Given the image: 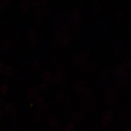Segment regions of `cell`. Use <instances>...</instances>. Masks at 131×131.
Returning a JSON list of instances; mask_svg holds the SVG:
<instances>
[{
  "mask_svg": "<svg viewBox=\"0 0 131 131\" xmlns=\"http://www.w3.org/2000/svg\"><path fill=\"white\" fill-rule=\"evenodd\" d=\"M1 57H2V53H1V51L0 50V60L1 59Z\"/></svg>",
  "mask_w": 131,
  "mask_h": 131,
  "instance_id": "50",
  "label": "cell"
},
{
  "mask_svg": "<svg viewBox=\"0 0 131 131\" xmlns=\"http://www.w3.org/2000/svg\"><path fill=\"white\" fill-rule=\"evenodd\" d=\"M101 9H102V6L100 3H96L93 5L92 10L95 14H99L101 11Z\"/></svg>",
  "mask_w": 131,
  "mask_h": 131,
  "instance_id": "2",
  "label": "cell"
},
{
  "mask_svg": "<svg viewBox=\"0 0 131 131\" xmlns=\"http://www.w3.org/2000/svg\"><path fill=\"white\" fill-rule=\"evenodd\" d=\"M48 85L46 83H42L40 86V91L42 92V93H46L48 91Z\"/></svg>",
  "mask_w": 131,
  "mask_h": 131,
  "instance_id": "23",
  "label": "cell"
},
{
  "mask_svg": "<svg viewBox=\"0 0 131 131\" xmlns=\"http://www.w3.org/2000/svg\"><path fill=\"white\" fill-rule=\"evenodd\" d=\"M108 104L110 106L114 107L117 104V101L115 98H111V99H108Z\"/></svg>",
  "mask_w": 131,
  "mask_h": 131,
  "instance_id": "28",
  "label": "cell"
},
{
  "mask_svg": "<svg viewBox=\"0 0 131 131\" xmlns=\"http://www.w3.org/2000/svg\"><path fill=\"white\" fill-rule=\"evenodd\" d=\"M114 18H115V19L117 21L122 20L123 18V13L122 11L121 10L117 11V12L115 14Z\"/></svg>",
  "mask_w": 131,
  "mask_h": 131,
  "instance_id": "12",
  "label": "cell"
},
{
  "mask_svg": "<svg viewBox=\"0 0 131 131\" xmlns=\"http://www.w3.org/2000/svg\"><path fill=\"white\" fill-rule=\"evenodd\" d=\"M82 94L84 97H89L92 94V91L89 88H87V89H84L82 92Z\"/></svg>",
  "mask_w": 131,
  "mask_h": 131,
  "instance_id": "18",
  "label": "cell"
},
{
  "mask_svg": "<svg viewBox=\"0 0 131 131\" xmlns=\"http://www.w3.org/2000/svg\"><path fill=\"white\" fill-rule=\"evenodd\" d=\"M41 24V18H36L35 19H34V27L37 29L38 27H39V26Z\"/></svg>",
  "mask_w": 131,
  "mask_h": 131,
  "instance_id": "27",
  "label": "cell"
},
{
  "mask_svg": "<svg viewBox=\"0 0 131 131\" xmlns=\"http://www.w3.org/2000/svg\"><path fill=\"white\" fill-rule=\"evenodd\" d=\"M10 27V25L9 21H4V22L3 23V25H2L3 31L4 32H7V31L9 30Z\"/></svg>",
  "mask_w": 131,
  "mask_h": 131,
  "instance_id": "15",
  "label": "cell"
},
{
  "mask_svg": "<svg viewBox=\"0 0 131 131\" xmlns=\"http://www.w3.org/2000/svg\"><path fill=\"white\" fill-rule=\"evenodd\" d=\"M76 89L78 92H83V90L85 89V83L83 81H79L77 83Z\"/></svg>",
  "mask_w": 131,
  "mask_h": 131,
  "instance_id": "10",
  "label": "cell"
},
{
  "mask_svg": "<svg viewBox=\"0 0 131 131\" xmlns=\"http://www.w3.org/2000/svg\"><path fill=\"white\" fill-rule=\"evenodd\" d=\"M49 0H40V4H42L43 5V6H45L47 4V3L48 2Z\"/></svg>",
  "mask_w": 131,
  "mask_h": 131,
  "instance_id": "47",
  "label": "cell"
},
{
  "mask_svg": "<svg viewBox=\"0 0 131 131\" xmlns=\"http://www.w3.org/2000/svg\"><path fill=\"white\" fill-rule=\"evenodd\" d=\"M29 68H30V64L28 62H25L23 64V69L26 71H27V70L29 69Z\"/></svg>",
  "mask_w": 131,
  "mask_h": 131,
  "instance_id": "44",
  "label": "cell"
},
{
  "mask_svg": "<svg viewBox=\"0 0 131 131\" xmlns=\"http://www.w3.org/2000/svg\"><path fill=\"white\" fill-rule=\"evenodd\" d=\"M124 131H125V130H124Z\"/></svg>",
  "mask_w": 131,
  "mask_h": 131,
  "instance_id": "54",
  "label": "cell"
},
{
  "mask_svg": "<svg viewBox=\"0 0 131 131\" xmlns=\"http://www.w3.org/2000/svg\"><path fill=\"white\" fill-rule=\"evenodd\" d=\"M81 35V31L80 29H77L74 32V37L76 38H79L80 36Z\"/></svg>",
  "mask_w": 131,
  "mask_h": 131,
  "instance_id": "37",
  "label": "cell"
},
{
  "mask_svg": "<svg viewBox=\"0 0 131 131\" xmlns=\"http://www.w3.org/2000/svg\"><path fill=\"white\" fill-rule=\"evenodd\" d=\"M55 126H56L57 130H61L62 126H61V124L60 123H55Z\"/></svg>",
  "mask_w": 131,
  "mask_h": 131,
  "instance_id": "45",
  "label": "cell"
},
{
  "mask_svg": "<svg viewBox=\"0 0 131 131\" xmlns=\"http://www.w3.org/2000/svg\"><path fill=\"white\" fill-rule=\"evenodd\" d=\"M4 101L3 99L0 100V106L3 105V104H4Z\"/></svg>",
  "mask_w": 131,
  "mask_h": 131,
  "instance_id": "49",
  "label": "cell"
},
{
  "mask_svg": "<svg viewBox=\"0 0 131 131\" xmlns=\"http://www.w3.org/2000/svg\"><path fill=\"white\" fill-rule=\"evenodd\" d=\"M0 91H1V93L3 95H7L9 92V87L6 84H3L1 86V88H0Z\"/></svg>",
  "mask_w": 131,
  "mask_h": 131,
  "instance_id": "9",
  "label": "cell"
},
{
  "mask_svg": "<svg viewBox=\"0 0 131 131\" xmlns=\"http://www.w3.org/2000/svg\"><path fill=\"white\" fill-rule=\"evenodd\" d=\"M78 15H79V11H78L77 9H75V8L72 10H71L70 11L69 17L70 18V19L72 18H73V17H75V16H78Z\"/></svg>",
  "mask_w": 131,
  "mask_h": 131,
  "instance_id": "17",
  "label": "cell"
},
{
  "mask_svg": "<svg viewBox=\"0 0 131 131\" xmlns=\"http://www.w3.org/2000/svg\"><path fill=\"white\" fill-rule=\"evenodd\" d=\"M38 38V41H42L45 39V34H43V33H41V34H39Z\"/></svg>",
  "mask_w": 131,
  "mask_h": 131,
  "instance_id": "43",
  "label": "cell"
},
{
  "mask_svg": "<svg viewBox=\"0 0 131 131\" xmlns=\"http://www.w3.org/2000/svg\"><path fill=\"white\" fill-rule=\"evenodd\" d=\"M127 30H128V32L130 33V34H131V23L129 25L128 28H127Z\"/></svg>",
  "mask_w": 131,
  "mask_h": 131,
  "instance_id": "48",
  "label": "cell"
},
{
  "mask_svg": "<svg viewBox=\"0 0 131 131\" xmlns=\"http://www.w3.org/2000/svg\"><path fill=\"white\" fill-rule=\"evenodd\" d=\"M14 72V68H13L11 66H7L6 69V70H5V74H6L7 76H10L13 74Z\"/></svg>",
  "mask_w": 131,
  "mask_h": 131,
  "instance_id": "13",
  "label": "cell"
},
{
  "mask_svg": "<svg viewBox=\"0 0 131 131\" xmlns=\"http://www.w3.org/2000/svg\"><path fill=\"white\" fill-rule=\"evenodd\" d=\"M52 75L50 74V72H49L48 71H46L45 72H43L42 75V79L45 80V81H50L51 79Z\"/></svg>",
  "mask_w": 131,
  "mask_h": 131,
  "instance_id": "11",
  "label": "cell"
},
{
  "mask_svg": "<svg viewBox=\"0 0 131 131\" xmlns=\"http://www.w3.org/2000/svg\"><path fill=\"white\" fill-rule=\"evenodd\" d=\"M0 38H1V32H0Z\"/></svg>",
  "mask_w": 131,
  "mask_h": 131,
  "instance_id": "53",
  "label": "cell"
},
{
  "mask_svg": "<svg viewBox=\"0 0 131 131\" xmlns=\"http://www.w3.org/2000/svg\"><path fill=\"white\" fill-rule=\"evenodd\" d=\"M129 68L131 69V61H130V63H129Z\"/></svg>",
  "mask_w": 131,
  "mask_h": 131,
  "instance_id": "51",
  "label": "cell"
},
{
  "mask_svg": "<svg viewBox=\"0 0 131 131\" xmlns=\"http://www.w3.org/2000/svg\"><path fill=\"white\" fill-rule=\"evenodd\" d=\"M75 118H76L77 120H79V119H81L84 116V114L81 111H78L74 114Z\"/></svg>",
  "mask_w": 131,
  "mask_h": 131,
  "instance_id": "25",
  "label": "cell"
},
{
  "mask_svg": "<svg viewBox=\"0 0 131 131\" xmlns=\"http://www.w3.org/2000/svg\"><path fill=\"white\" fill-rule=\"evenodd\" d=\"M31 5L35 8L37 7L40 5V0H31Z\"/></svg>",
  "mask_w": 131,
  "mask_h": 131,
  "instance_id": "33",
  "label": "cell"
},
{
  "mask_svg": "<svg viewBox=\"0 0 131 131\" xmlns=\"http://www.w3.org/2000/svg\"><path fill=\"white\" fill-rule=\"evenodd\" d=\"M57 99H58L60 101H62L64 100L65 95H64V92H59L58 94L57 95Z\"/></svg>",
  "mask_w": 131,
  "mask_h": 131,
  "instance_id": "29",
  "label": "cell"
},
{
  "mask_svg": "<svg viewBox=\"0 0 131 131\" xmlns=\"http://www.w3.org/2000/svg\"><path fill=\"white\" fill-rule=\"evenodd\" d=\"M107 96L108 99L115 98V91L112 89L109 90L107 92Z\"/></svg>",
  "mask_w": 131,
  "mask_h": 131,
  "instance_id": "21",
  "label": "cell"
},
{
  "mask_svg": "<svg viewBox=\"0 0 131 131\" xmlns=\"http://www.w3.org/2000/svg\"><path fill=\"white\" fill-rule=\"evenodd\" d=\"M37 44H38V41L37 39L35 38L30 39V40H29V48L31 49H35L37 46Z\"/></svg>",
  "mask_w": 131,
  "mask_h": 131,
  "instance_id": "6",
  "label": "cell"
},
{
  "mask_svg": "<svg viewBox=\"0 0 131 131\" xmlns=\"http://www.w3.org/2000/svg\"><path fill=\"white\" fill-rule=\"evenodd\" d=\"M74 126L73 124H69L66 127V131H74Z\"/></svg>",
  "mask_w": 131,
  "mask_h": 131,
  "instance_id": "38",
  "label": "cell"
},
{
  "mask_svg": "<svg viewBox=\"0 0 131 131\" xmlns=\"http://www.w3.org/2000/svg\"><path fill=\"white\" fill-rule=\"evenodd\" d=\"M31 6V0H24L20 7V13L24 14L30 9Z\"/></svg>",
  "mask_w": 131,
  "mask_h": 131,
  "instance_id": "1",
  "label": "cell"
},
{
  "mask_svg": "<svg viewBox=\"0 0 131 131\" xmlns=\"http://www.w3.org/2000/svg\"><path fill=\"white\" fill-rule=\"evenodd\" d=\"M35 101L36 103H37L38 104H40V105H42V104H43L44 103H45L44 102V101H45V99H44L43 96L40 95L36 96Z\"/></svg>",
  "mask_w": 131,
  "mask_h": 131,
  "instance_id": "16",
  "label": "cell"
},
{
  "mask_svg": "<svg viewBox=\"0 0 131 131\" xmlns=\"http://www.w3.org/2000/svg\"><path fill=\"white\" fill-rule=\"evenodd\" d=\"M118 118H119V120L122 121V122H124V121H125L127 118L126 113L125 112H124V111L121 112L118 115Z\"/></svg>",
  "mask_w": 131,
  "mask_h": 131,
  "instance_id": "20",
  "label": "cell"
},
{
  "mask_svg": "<svg viewBox=\"0 0 131 131\" xmlns=\"http://www.w3.org/2000/svg\"><path fill=\"white\" fill-rule=\"evenodd\" d=\"M32 67L33 69H34V70H35V71H37V70H38L40 68V62L38 61V60H35V61L32 63Z\"/></svg>",
  "mask_w": 131,
  "mask_h": 131,
  "instance_id": "19",
  "label": "cell"
},
{
  "mask_svg": "<svg viewBox=\"0 0 131 131\" xmlns=\"http://www.w3.org/2000/svg\"><path fill=\"white\" fill-rule=\"evenodd\" d=\"M61 67L60 66H57L54 68V72H55V73H61Z\"/></svg>",
  "mask_w": 131,
  "mask_h": 131,
  "instance_id": "41",
  "label": "cell"
},
{
  "mask_svg": "<svg viewBox=\"0 0 131 131\" xmlns=\"http://www.w3.org/2000/svg\"><path fill=\"white\" fill-rule=\"evenodd\" d=\"M97 66H98L97 62L95 61H94L92 62L91 64H90L89 65V67L90 69H91L92 71V70L95 69L96 67H97Z\"/></svg>",
  "mask_w": 131,
  "mask_h": 131,
  "instance_id": "30",
  "label": "cell"
},
{
  "mask_svg": "<svg viewBox=\"0 0 131 131\" xmlns=\"http://www.w3.org/2000/svg\"><path fill=\"white\" fill-rule=\"evenodd\" d=\"M64 15L63 13H62V12L59 13V14H58V15H57V21H60V22L61 23V21L64 19Z\"/></svg>",
  "mask_w": 131,
  "mask_h": 131,
  "instance_id": "36",
  "label": "cell"
},
{
  "mask_svg": "<svg viewBox=\"0 0 131 131\" xmlns=\"http://www.w3.org/2000/svg\"><path fill=\"white\" fill-rule=\"evenodd\" d=\"M42 11H43V16H47L49 14L50 11V7L49 5L46 4L42 7Z\"/></svg>",
  "mask_w": 131,
  "mask_h": 131,
  "instance_id": "14",
  "label": "cell"
},
{
  "mask_svg": "<svg viewBox=\"0 0 131 131\" xmlns=\"http://www.w3.org/2000/svg\"><path fill=\"white\" fill-rule=\"evenodd\" d=\"M111 119L109 118L104 117H103V125L105 126H107L109 124L111 123Z\"/></svg>",
  "mask_w": 131,
  "mask_h": 131,
  "instance_id": "24",
  "label": "cell"
},
{
  "mask_svg": "<svg viewBox=\"0 0 131 131\" xmlns=\"http://www.w3.org/2000/svg\"><path fill=\"white\" fill-rule=\"evenodd\" d=\"M3 50L6 52V53H9L11 49H12V45H11V42L10 41H7L4 42L3 44Z\"/></svg>",
  "mask_w": 131,
  "mask_h": 131,
  "instance_id": "5",
  "label": "cell"
},
{
  "mask_svg": "<svg viewBox=\"0 0 131 131\" xmlns=\"http://www.w3.org/2000/svg\"><path fill=\"white\" fill-rule=\"evenodd\" d=\"M6 68H7V66H6L4 63H0V73H4Z\"/></svg>",
  "mask_w": 131,
  "mask_h": 131,
  "instance_id": "34",
  "label": "cell"
},
{
  "mask_svg": "<svg viewBox=\"0 0 131 131\" xmlns=\"http://www.w3.org/2000/svg\"><path fill=\"white\" fill-rule=\"evenodd\" d=\"M70 42V38L69 37L68 35H65L64 36L62 40H61V42H60V44H61V46L64 47H66L69 46V44Z\"/></svg>",
  "mask_w": 131,
  "mask_h": 131,
  "instance_id": "3",
  "label": "cell"
},
{
  "mask_svg": "<svg viewBox=\"0 0 131 131\" xmlns=\"http://www.w3.org/2000/svg\"><path fill=\"white\" fill-rule=\"evenodd\" d=\"M113 73L115 75H119L120 73V67L119 66H115L113 69Z\"/></svg>",
  "mask_w": 131,
  "mask_h": 131,
  "instance_id": "31",
  "label": "cell"
},
{
  "mask_svg": "<svg viewBox=\"0 0 131 131\" xmlns=\"http://www.w3.org/2000/svg\"><path fill=\"white\" fill-rule=\"evenodd\" d=\"M59 43H60V41L57 40V39L55 38H53L52 39V40L51 41V45L52 46H54V47L57 46Z\"/></svg>",
  "mask_w": 131,
  "mask_h": 131,
  "instance_id": "35",
  "label": "cell"
},
{
  "mask_svg": "<svg viewBox=\"0 0 131 131\" xmlns=\"http://www.w3.org/2000/svg\"><path fill=\"white\" fill-rule=\"evenodd\" d=\"M101 75L103 78L107 77L108 75H109V70L107 68L103 69L102 70V71H101Z\"/></svg>",
  "mask_w": 131,
  "mask_h": 131,
  "instance_id": "26",
  "label": "cell"
},
{
  "mask_svg": "<svg viewBox=\"0 0 131 131\" xmlns=\"http://www.w3.org/2000/svg\"><path fill=\"white\" fill-rule=\"evenodd\" d=\"M8 39H9V41L10 42L12 41H14L16 39V32L14 30H11L10 31L9 35H7Z\"/></svg>",
  "mask_w": 131,
  "mask_h": 131,
  "instance_id": "8",
  "label": "cell"
},
{
  "mask_svg": "<svg viewBox=\"0 0 131 131\" xmlns=\"http://www.w3.org/2000/svg\"><path fill=\"white\" fill-rule=\"evenodd\" d=\"M125 131H131V128H129L128 129H127V130Z\"/></svg>",
  "mask_w": 131,
  "mask_h": 131,
  "instance_id": "52",
  "label": "cell"
},
{
  "mask_svg": "<svg viewBox=\"0 0 131 131\" xmlns=\"http://www.w3.org/2000/svg\"><path fill=\"white\" fill-rule=\"evenodd\" d=\"M37 34V29L35 27H32L30 28L27 32V36L29 37V38H34V37Z\"/></svg>",
  "mask_w": 131,
  "mask_h": 131,
  "instance_id": "7",
  "label": "cell"
},
{
  "mask_svg": "<svg viewBox=\"0 0 131 131\" xmlns=\"http://www.w3.org/2000/svg\"><path fill=\"white\" fill-rule=\"evenodd\" d=\"M41 111L42 112H46L47 110H48L49 106L47 105V104H46V103H44L43 104L41 105Z\"/></svg>",
  "mask_w": 131,
  "mask_h": 131,
  "instance_id": "39",
  "label": "cell"
},
{
  "mask_svg": "<svg viewBox=\"0 0 131 131\" xmlns=\"http://www.w3.org/2000/svg\"><path fill=\"white\" fill-rule=\"evenodd\" d=\"M16 81L18 82V83H21V82L23 81L24 77H23L21 75H18L17 77H16Z\"/></svg>",
  "mask_w": 131,
  "mask_h": 131,
  "instance_id": "42",
  "label": "cell"
},
{
  "mask_svg": "<svg viewBox=\"0 0 131 131\" xmlns=\"http://www.w3.org/2000/svg\"><path fill=\"white\" fill-rule=\"evenodd\" d=\"M104 117H108V118H109L112 119V118L113 117V113H112V111H107V112L105 113V115H104Z\"/></svg>",
  "mask_w": 131,
  "mask_h": 131,
  "instance_id": "40",
  "label": "cell"
},
{
  "mask_svg": "<svg viewBox=\"0 0 131 131\" xmlns=\"http://www.w3.org/2000/svg\"><path fill=\"white\" fill-rule=\"evenodd\" d=\"M27 96H28L30 100L35 99L36 97V90L35 88H30V89L27 91Z\"/></svg>",
  "mask_w": 131,
  "mask_h": 131,
  "instance_id": "4",
  "label": "cell"
},
{
  "mask_svg": "<svg viewBox=\"0 0 131 131\" xmlns=\"http://www.w3.org/2000/svg\"><path fill=\"white\" fill-rule=\"evenodd\" d=\"M58 57V53L56 51L52 52L51 55H50V60H51L52 61H56Z\"/></svg>",
  "mask_w": 131,
  "mask_h": 131,
  "instance_id": "22",
  "label": "cell"
},
{
  "mask_svg": "<svg viewBox=\"0 0 131 131\" xmlns=\"http://www.w3.org/2000/svg\"><path fill=\"white\" fill-rule=\"evenodd\" d=\"M106 26V23L104 21H101L100 23V28L103 29Z\"/></svg>",
  "mask_w": 131,
  "mask_h": 131,
  "instance_id": "46",
  "label": "cell"
},
{
  "mask_svg": "<svg viewBox=\"0 0 131 131\" xmlns=\"http://www.w3.org/2000/svg\"><path fill=\"white\" fill-rule=\"evenodd\" d=\"M127 81V77L126 75H123V76L119 77V83L122 84H124Z\"/></svg>",
  "mask_w": 131,
  "mask_h": 131,
  "instance_id": "32",
  "label": "cell"
}]
</instances>
